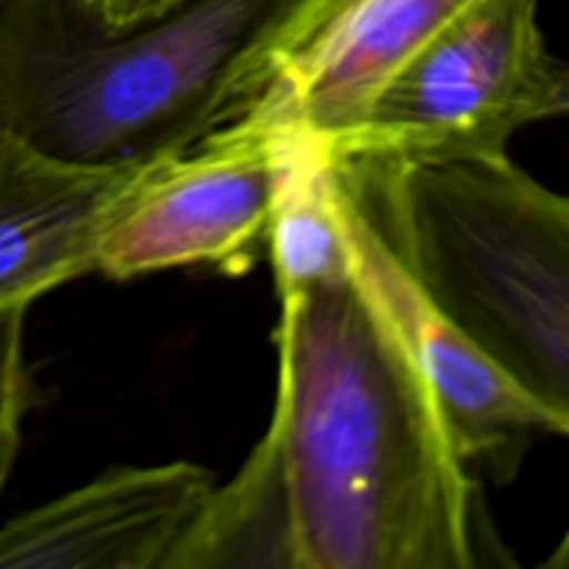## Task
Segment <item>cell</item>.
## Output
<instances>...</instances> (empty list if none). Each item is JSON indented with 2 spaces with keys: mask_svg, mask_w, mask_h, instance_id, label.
Here are the masks:
<instances>
[{
  "mask_svg": "<svg viewBox=\"0 0 569 569\" xmlns=\"http://www.w3.org/2000/svg\"><path fill=\"white\" fill-rule=\"evenodd\" d=\"M348 203L422 292L569 439V194L511 156L331 159Z\"/></svg>",
  "mask_w": 569,
  "mask_h": 569,
  "instance_id": "obj_3",
  "label": "cell"
},
{
  "mask_svg": "<svg viewBox=\"0 0 569 569\" xmlns=\"http://www.w3.org/2000/svg\"><path fill=\"white\" fill-rule=\"evenodd\" d=\"M137 167L48 159L0 131V309L98 270V244Z\"/></svg>",
  "mask_w": 569,
  "mask_h": 569,
  "instance_id": "obj_9",
  "label": "cell"
},
{
  "mask_svg": "<svg viewBox=\"0 0 569 569\" xmlns=\"http://www.w3.org/2000/svg\"><path fill=\"white\" fill-rule=\"evenodd\" d=\"M192 461L111 467L0 528V569H164L214 489Z\"/></svg>",
  "mask_w": 569,
  "mask_h": 569,
  "instance_id": "obj_8",
  "label": "cell"
},
{
  "mask_svg": "<svg viewBox=\"0 0 569 569\" xmlns=\"http://www.w3.org/2000/svg\"><path fill=\"white\" fill-rule=\"evenodd\" d=\"M295 0H189L114 28L81 0H0V131L78 167L170 159L231 122L233 83Z\"/></svg>",
  "mask_w": 569,
  "mask_h": 569,
  "instance_id": "obj_2",
  "label": "cell"
},
{
  "mask_svg": "<svg viewBox=\"0 0 569 569\" xmlns=\"http://www.w3.org/2000/svg\"><path fill=\"white\" fill-rule=\"evenodd\" d=\"M478 3L295 0L239 70L231 122L331 142L361 120L400 67Z\"/></svg>",
  "mask_w": 569,
  "mask_h": 569,
  "instance_id": "obj_5",
  "label": "cell"
},
{
  "mask_svg": "<svg viewBox=\"0 0 569 569\" xmlns=\"http://www.w3.org/2000/svg\"><path fill=\"white\" fill-rule=\"evenodd\" d=\"M81 3L94 17H100L106 26L126 28L167 14V11L178 9V6L189 3V0H81Z\"/></svg>",
  "mask_w": 569,
  "mask_h": 569,
  "instance_id": "obj_13",
  "label": "cell"
},
{
  "mask_svg": "<svg viewBox=\"0 0 569 569\" xmlns=\"http://www.w3.org/2000/svg\"><path fill=\"white\" fill-rule=\"evenodd\" d=\"M276 437L300 569H478L506 561L481 483L370 283L281 300Z\"/></svg>",
  "mask_w": 569,
  "mask_h": 569,
  "instance_id": "obj_1",
  "label": "cell"
},
{
  "mask_svg": "<svg viewBox=\"0 0 569 569\" xmlns=\"http://www.w3.org/2000/svg\"><path fill=\"white\" fill-rule=\"evenodd\" d=\"M28 306L0 309V489L9 481L20 450L22 417L37 403V387L26 367L22 333Z\"/></svg>",
  "mask_w": 569,
  "mask_h": 569,
  "instance_id": "obj_12",
  "label": "cell"
},
{
  "mask_svg": "<svg viewBox=\"0 0 569 569\" xmlns=\"http://www.w3.org/2000/svg\"><path fill=\"white\" fill-rule=\"evenodd\" d=\"M569 114V64L539 28V0H483L426 44L350 131L322 142L331 159H495L520 128Z\"/></svg>",
  "mask_w": 569,
  "mask_h": 569,
  "instance_id": "obj_4",
  "label": "cell"
},
{
  "mask_svg": "<svg viewBox=\"0 0 569 569\" xmlns=\"http://www.w3.org/2000/svg\"><path fill=\"white\" fill-rule=\"evenodd\" d=\"M164 569H300L287 472L270 431L231 481L214 483Z\"/></svg>",
  "mask_w": 569,
  "mask_h": 569,
  "instance_id": "obj_10",
  "label": "cell"
},
{
  "mask_svg": "<svg viewBox=\"0 0 569 569\" xmlns=\"http://www.w3.org/2000/svg\"><path fill=\"white\" fill-rule=\"evenodd\" d=\"M281 170L272 203L267 250L281 300L317 287L350 281L353 248L339 206L331 156L320 139L278 133Z\"/></svg>",
  "mask_w": 569,
  "mask_h": 569,
  "instance_id": "obj_11",
  "label": "cell"
},
{
  "mask_svg": "<svg viewBox=\"0 0 569 569\" xmlns=\"http://www.w3.org/2000/svg\"><path fill=\"white\" fill-rule=\"evenodd\" d=\"M542 567H548V569H569V526H567L565 537H561V542L556 545L553 553H550L548 559L542 561Z\"/></svg>",
  "mask_w": 569,
  "mask_h": 569,
  "instance_id": "obj_14",
  "label": "cell"
},
{
  "mask_svg": "<svg viewBox=\"0 0 569 569\" xmlns=\"http://www.w3.org/2000/svg\"><path fill=\"white\" fill-rule=\"evenodd\" d=\"M337 178V176H333ZM339 192L356 272L381 298L426 372L461 461L472 476L509 483L528 448L542 433L567 437V428L542 403L522 392L403 270L387 244Z\"/></svg>",
  "mask_w": 569,
  "mask_h": 569,
  "instance_id": "obj_7",
  "label": "cell"
},
{
  "mask_svg": "<svg viewBox=\"0 0 569 569\" xmlns=\"http://www.w3.org/2000/svg\"><path fill=\"white\" fill-rule=\"evenodd\" d=\"M278 170V133L244 120L150 161L117 200L94 272L111 281L192 264L248 272L267 248Z\"/></svg>",
  "mask_w": 569,
  "mask_h": 569,
  "instance_id": "obj_6",
  "label": "cell"
}]
</instances>
